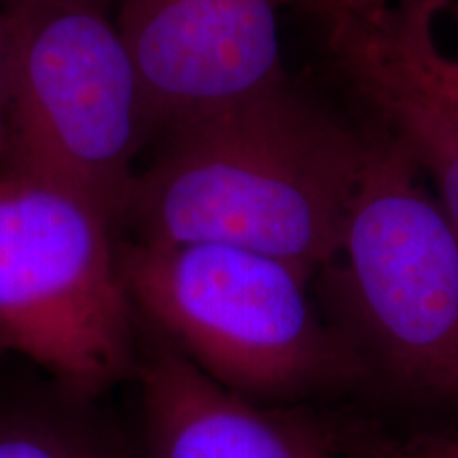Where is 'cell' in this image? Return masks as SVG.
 I'll use <instances>...</instances> for the list:
<instances>
[{
  "mask_svg": "<svg viewBox=\"0 0 458 458\" xmlns=\"http://www.w3.org/2000/svg\"><path fill=\"white\" fill-rule=\"evenodd\" d=\"M0 458H147L140 425L105 397L55 385L0 399Z\"/></svg>",
  "mask_w": 458,
  "mask_h": 458,
  "instance_id": "obj_9",
  "label": "cell"
},
{
  "mask_svg": "<svg viewBox=\"0 0 458 458\" xmlns=\"http://www.w3.org/2000/svg\"><path fill=\"white\" fill-rule=\"evenodd\" d=\"M147 337L134 377L147 458H337L300 422L216 385L157 334Z\"/></svg>",
  "mask_w": 458,
  "mask_h": 458,
  "instance_id": "obj_7",
  "label": "cell"
},
{
  "mask_svg": "<svg viewBox=\"0 0 458 458\" xmlns=\"http://www.w3.org/2000/svg\"><path fill=\"white\" fill-rule=\"evenodd\" d=\"M365 153L368 134L286 79L164 131L125 227L139 242L238 246L310 276L335 261Z\"/></svg>",
  "mask_w": 458,
  "mask_h": 458,
  "instance_id": "obj_1",
  "label": "cell"
},
{
  "mask_svg": "<svg viewBox=\"0 0 458 458\" xmlns=\"http://www.w3.org/2000/svg\"><path fill=\"white\" fill-rule=\"evenodd\" d=\"M3 119L0 162L71 189L125 227L151 130L139 72L108 7L9 0Z\"/></svg>",
  "mask_w": 458,
  "mask_h": 458,
  "instance_id": "obj_2",
  "label": "cell"
},
{
  "mask_svg": "<svg viewBox=\"0 0 458 458\" xmlns=\"http://www.w3.org/2000/svg\"><path fill=\"white\" fill-rule=\"evenodd\" d=\"M335 24H380L403 0H301Z\"/></svg>",
  "mask_w": 458,
  "mask_h": 458,
  "instance_id": "obj_11",
  "label": "cell"
},
{
  "mask_svg": "<svg viewBox=\"0 0 458 458\" xmlns=\"http://www.w3.org/2000/svg\"><path fill=\"white\" fill-rule=\"evenodd\" d=\"M329 45L380 125L431 179L458 236V122L411 74L380 24L329 26Z\"/></svg>",
  "mask_w": 458,
  "mask_h": 458,
  "instance_id": "obj_8",
  "label": "cell"
},
{
  "mask_svg": "<svg viewBox=\"0 0 458 458\" xmlns=\"http://www.w3.org/2000/svg\"><path fill=\"white\" fill-rule=\"evenodd\" d=\"M4 151V119H3V9H0V156Z\"/></svg>",
  "mask_w": 458,
  "mask_h": 458,
  "instance_id": "obj_12",
  "label": "cell"
},
{
  "mask_svg": "<svg viewBox=\"0 0 458 458\" xmlns=\"http://www.w3.org/2000/svg\"><path fill=\"white\" fill-rule=\"evenodd\" d=\"M437 0H405L382 21V30L405 66L458 122V74L445 64L431 32Z\"/></svg>",
  "mask_w": 458,
  "mask_h": 458,
  "instance_id": "obj_10",
  "label": "cell"
},
{
  "mask_svg": "<svg viewBox=\"0 0 458 458\" xmlns=\"http://www.w3.org/2000/svg\"><path fill=\"white\" fill-rule=\"evenodd\" d=\"M77 3H91V4H100V7H108L113 0H77Z\"/></svg>",
  "mask_w": 458,
  "mask_h": 458,
  "instance_id": "obj_14",
  "label": "cell"
},
{
  "mask_svg": "<svg viewBox=\"0 0 458 458\" xmlns=\"http://www.w3.org/2000/svg\"><path fill=\"white\" fill-rule=\"evenodd\" d=\"M425 458H458V442L437 445V448H433Z\"/></svg>",
  "mask_w": 458,
  "mask_h": 458,
  "instance_id": "obj_13",
  "label": "cell"
},
{
  "mask_svg": "<svg viewBox=\"0 0 458 458\" xmlns=\"http://www.w3.org/2000/svg\"><path fill=\"white\" fill-rule=\"evenodd\" d=\"M445 64H448L452 72L458 74V60H450V57H445Z\"/></svg>",
  "mask_w": 458,
  "mask_h": 458,
  "instance_id": "obj_15",
  "label": "cell"
},
{
  "mask_svg": "<svg viewBox=\"0 0 458 458\" xmlns=\"http://www.w3.org/2000/svg\"><path fill=\"white\" fill-rule=\"evenodd\" d=\"M291 0H117L151 139L286 81L278 11Z\"/></svg>",
  "mask_w": 458,
  "mask_h": 458,
  "instance_id": "obj_6",
  "label": "cell"
},
{
  "mask_svg": "<svg viewBox=\"0 0 458 458\" xmlns=\"http://www.w3.org/2000/svg\"><path fill=\"white\" fill-rule=\"evenodd\" d=\"M117 232L89 199L0 162V351L89 397L136 377L142 351Z\"/></svg>",
  "mask_w": 458,
  "mask_h": 458,
  "instance_id": "obj_4",
  "label": "cell"
},
{
  "mask_svg": "<svg viewBox=\"0 0 458 458\" xmlns=\"http://www.w3.org/2000/svg\"><path fill=\"white\" fill-rule=\"evenodd\" d=\"M369 342L399 377L458 394V236L391 131L368 134L335 261Z\"/></svg>",
  "mask_w": 458,
  "mask_h": 458,
  "instance_id": "obj_5",
  "label": "cell"
},
{
  "mask_svg": "<svg viewBox=\"0 0 458 458\" xmlns=\"http://www.w3.org/2000/svg\"><path fill=\"white\" fill-rule=\"evenodd\" d=\"M119 263L142 325L240 397H297L352 369L308 297L310 276L276 257L130 238Z\"/></svg>",
  "mask_w": 458,
  "mask_h": 458,
  "instance_id": "obj_3",
  "label": "cell"
}]
</instances>
